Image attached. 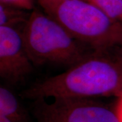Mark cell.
<instances>
[{"mask_svg": "<svg viewBox=\"0 0 122 122\" xmlns=\"http://www.w3.org/2000/svg\"><path fill=\"white\" fill-rule=\"evenodd\" d=\"M110 52H111L114 56L122 63V46L116 47L112 50H111Z\"/></svg>", "mask_w": 122, "mask_h": 122, "instance_id": "obj_10", "label": "cell"}, {"mask_svg": "<svg viewBox=\"0 0 122 122\" xmlns=\"http://www.w3.org/2000/svg\"><path fill=\"white\" fill-rule=\"evenodd\" d=\"M108 16L122 24V0H86Z\"/></svg>", "mask_w": 122, "mask_h": 122, "instance_id": "obj_8", "label": "cell"}, {"mask_svg": "<svg viewBox=\"0 0 122 122\" xmlns=\"http://www.w3.org/2000/svg\"><path fill=\"white\" fill-rule=\"evenodd\" d=\"M35 66L26 52L20 29L0 26V77L12 86L24 82Z\"/></svg>", "mask_w": 122, "mask_h": 122, "instance_id": "obj_5", "label": "cell"}, {"mask_svg": "<svg viewBox=\"0 0 122 122\" xmlns=\"http://www.w3.org/2000/svg\"><path fill=\"white\" fill-rule=\"evenodd\" d=\"M0 3L13 5L28 11H32L35 8L33 0H0Z\"/></svg>", "mask_w": 122, "mask_h": 122, "instance_id": "obj_9", "label": "cell"}, {"mask_svg": "<svg viewBox=\"0 0 122 122\" xmlns=\"http://www.w3.org/2000/svg\"><path fill=\"white\" fill-rule=\"evenodd\" d=\"M122 94V63L111 52H96L22 92L30 100L58 98H96Z\"/></svg>", "mask_w": 122, "mask_h": 122, "instance_id": "obj_1", "label": "cell"}, {"mask_svg": "<svg viewBox=\"0 0 122 122\" xmlns=\"http://www.w3.org/2000/svg\"><path fill=\"white\" fill-rule=\"evenodd\" d=\"M0 115L12 122H33L29 112L9 89L0 87Z\"/></svg>", "mask_w": 122, "mask_h": 122, "instance_id": "obj_6", "label": "cell"}, {"mask_svg": "<svg viewBox=\"0 0 122 122\" xmlns=\"http://www.w3.org/2000/svg\"><path fill=\"white\" fill-rule=\"evenodd\" d=\"M42 10L97 52L122 46V24L86 0H38Z\"/></svg>", "mask_w": 122, "mask_h": 122, "instance_id": "obj_3", "label": "cell"}, {"mask_svg": "<svg viewBox=\"0 0 122 122\" xmlns=\"http://www.w3.org/2000/svg\"><path fill=\"white\" fill-rule=\"evenodd\" d=\"M115 108L119 116L121 122H122V94L117 97V104L115 105Z\"/></svg>", "mask_w": 122, "mask_h": 122, "instance_id": "obj_11", "label": "cell"}, {"mask_svg": "<svg viewBox=\"0 0 122 122\" xmlns=\"http://www.w3.org/2000/svg\"><path fill=\"white\" fill-rule=\"evenodd\" d=\"M0 122H12V121H10V119H8V118L5 117L2 115H0Z\"/></svg>", "mask_w": 122, "mask_h": 122, "instance_id": "obj_12", "label": "cell"}, {"mask_svg": "<svg viewBox=\"0 0 122 122\" xmlns=\"http://www.w3.org/2000/svg\"><path fill=\"white\" fill-rule=\"evenodd\" d=\"M31 107L37 122H121L115 107L95 98L38 99Z\"/></svg>", "mask_w": 122, "mask_h": 122, "instance_id": "obj_4", "label": "cell"}, {"mask_svg": "<svg viewBox=\"0 0 122 122\" xmlns=\"http://www.w3.org/2000/svg\"><path fill=\"white\" fill-rule=\"evenodd\" d=\"M30 12L24 9L0 3V26L16 29L20 26L22 28L30 16Z\"/></svg>", "mask_w": 122, "mask_h": 122, "instance_id": "obj_7", "label": "cell"}, {"mask_svg": "<svg viewBox=\"0 0 122 122\" xmlns=\"http://www.w3.org/2000/svg\"><path fill=\"white\" fill-rule=\"evenodd\" d=\"M26 52L35 66H68L91 56L96 51L73 37L43 10L34 8L20 29Z\"/></svg>", "mask_w": 122, "mask_h": 122, "instance_id": "obj_2", "label": "cell"}]
</instances>
